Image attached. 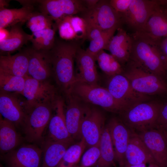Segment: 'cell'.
Segmentation results:
<instances>
[{
    "label": "cell",
    "instance_id": "obj_18",
    "mask_svg": "<svg viewBox=\"0 0 167 167\" xmlns=\"http://www.w3.org/2000/svg\"><path fill=\"white\" fill-rule=\"evenodd\" d=\"M16 95L0 91V115L15 126H22L26 114V105L25 101L23 103Z\"/></svg>",
    "mask_w": 167,
    "mask_h": 167
},
{
    "label": "cell",
    "instance_id": "obj_43",
    "mask_svg": "<svg viewBox=\"0 0 167 167\" xmlns=\"http://www.w3.org/2000/svg\"><path fill=\"white\" fill-rule=\"evenodd\" d=\"M0 42L5 39L8 36L9 31H8L6 28L0 29Z\"/></svg>",
    "mask_w": 167,
    "mask_h": 167
},
{
    "label": "cell",
    "instance_id": "obj_48",
    "mask_svg": "<svg viewBox=\"0 0 167 167\" xmlns=\"http://www.w3.org/2000/svg\"><path fill=\"white\" fill-rule=\"evenodd\" d=\"M166 76L167 77V66L166 70Z\"/></svg>",
    "mask_w": 167,
    "mask_h": 167
},
{
    "label": "cell",
    "instance_id": "obj_1",
    "mask_svg": "<svg viewBox=\"0 0 167 167\" xmlns=\"http://www.w3.org/2000/svg\"><path fill=\"white\" fill-rule=\"evenodd\" d=\"M80 47L78 41H68L55 39L53 46L49 50L53 75L58 85L65 94L76 81L74 62Z\"/></svg>",
    "mask_w": 167,
    "mask_h": 167
},
{
    "label": "cell",
    "instance_id": "obj_19",
    "mask_svg": "<svg viewBox=\"0 0 167 167\" xmlns=\"http://www.w3.org/2000/svg\"><path fill=\"white\" fill-rule=\"evenodd\" d=\"M64 102L58 97L55 105V113L52 116L49 123V139L72 144L75 140L67 129L64 110Z\"/></svg>",
    "mask_w": 167,
    "mask_h": 167
},
{
    "label": "cell",
    "instance_id": "obj_14",
    "mask_svg": "<svg viewBox=\"0 0 167 167\" xmlns=\"http://www.w3.org/2000/svg\"><path fill=\"white\" fill-rule=\"evenodd\" d=\"M43 150L32 144L23 145L3 154L6 167H41Z\"/></svg>",
    "mask_w": 167,
    "mask_h": 167
},
{
    "label": "cell",
    "instance_id": "obj_40",
    "mask_svg": "<svg viewBox=\"0 0 167 167\" xmlns=\"http://www.w3.org/2000/svg\"><path fill=\"white\" fill-rule=\"evenodd\" d=\"M163 130L167 134V103L162 105L157 122V126Z\"/></svg>",
    "mask_w": 167,
    "mask_h": 167
},
{
    "label": "cell",
    "instance_id": "obj_41",
    "mask_svg": "<svg viewBox=\"0 0 167 167\" xmlns=\"http://www.w3.org/2000/svg\"><path fill=\"white\" fill-rule=\"evenodd\" d=\"M159 45L161 50L167 66V36L161 41Z\"/></svg>",
    "mask_w": 167,
    "mask_h": 167
},
{
    "label": "cell",
    "instance_id": "obj_15",
    "mask_svg": "<svg viewBox=\"0 0 167 167\" xmlns=\"http://www.w3.org/2000/svg\"><path fill=\"white\" fill-rule=\"evenodd\" d=\"M137 134L160 167H167V134L157 127Z\"/></svg>",
    "mask_w": 167,
    "mask_h": 167
},
{
    "label": "cell",
    "instance_id": "obj_5",
    "mask_svg": "<svg viewBox=\"0 0 167 167\" xmlns=\"http://www.w3.org/2000/svg\"><path fill=\"white\" fill-rule=\"evenodd\" d=\"M69 92L85 102L100 106L108 112L119 114L125 110L106 88L99 85H90L76 81Z\"/></svg>",
    "mask_w": 167,
    "mask_h": 167
},
{
    "label": "cell",
    "instance_id": "obj_36",
    "mask_svg": "<svg viewBox=\"0 0 167 167\" xmlns=\"http://www.w3.org/2000/svg\"><path fill=\"white\" fill-rule=\"evenodd\" d=\"M68 16L55 22V23L57 27L61 38L70 41L75 40V34L69 20Z\"/></svg>",
    "mask_w": 167,
    "mask_h": 167
},
{
    "label": "cell",
    "instance_id": "obj_10",
    "mask_svg": "<svg viewBox=\"0 0 167 167\" xmlns=\"http://www.w3.org/2000/svg\"><path fill=\"white\" fill-rule=\"evenodd\" d=\"M161 0H132L128 10L122 14L123 24L134 31L140 32Z\"/></svg>",
    "mask_w": 167,
    "mask_h": 167
},
{
    "label": "cell",
    "instance_id": "obj_39",
    "mask_svg": "<svg viewBox=\"0 0 167 167\" xmlns=\"http://www.w3.org/2000/svg\"><path fill=\"white\" fill-rule=\"evenodd\" d=\"M109 1L110 5L115 10L122 14L128 10L132 0H110Z\"/></svg>",
    "mask_w": 167,
    "mask_h": 167
},
{
    "label": "cell",
    "instance_id": "obj_28",
    "mask_svg": "<svg viewBox=\"0 0 167 167\" xmlns=\"http://www.w3.org/2000/svg\"><path fill=\"white\" fill-rule=\"evenodd\" d=\"M23 24H18L11 27L8 37L0 42L1 52H11L21 48L33 37L32 34L26 33L22 28Z\"/></svg>",
    "mask_w": 167,
    "mask_h": 167
},
{
    "label": "cell",
    "instance_id": "obj_22",
    "mask_svg": "<svg viewBox=\"0 0 167 167\" xmlns=\"http://www.w3.org/2000/svg\"><path fill=\"white\" fill-rule=\"evenodd\" d=\"M125 160L126 164H156L143 141L137 134L132 132L126 151Z\"/></svg>",
    "mask_w": 167,
    "mask_h": 167
},
{
    "label": "cell",
    "instance_id": "obj_16",
    "mask_svg": "<svg viewBox=\"0 0 167 167\" xmlns=\"http://www.w3.org/2000/svg\"><path fill=\"white\" fill-rule=\"evenodd\" d=\"M106 126L113 147L116 161L119 167H122L126 164L125 152L132 132L119 117L111 118Z\"/></svg>",
    "mask_w": 167,
    "mask_h": 167
},
{
    "label": "cell",
    "instance_id": "obj_25",
    "mask_svg": "<svg viewBox=\"0 0 167 167\" xmlns=\"http://www.w3.org/2000/svg\"><path fill=\"white\" fill-rule=\"evenodd\" d=\"M29 62L27 49L13 55L0 56V72L16 76L28 75Z\"/></svg>",
    "mask_w": 167,
    "mask_h": 167
},
{
    "label": "cell",
    "instance_id": "obj_32",
    "mask_svg": "<svg viewBox=\"0 0 167 167\" xmlns=\"http://www.w3.org/2000/svg\"><path fill=\"white\" fill-rule=\"evenodd\" d=\"M95 58L101 70L109 77L122 74L124 67L111 54L104 50L98 52Z\"/></svg>",
    "mask_w": 167,
    "mask_h": 167
},
{
    "label": "cell",
    "instance_id": "obj_23",
    "mask_svg": "<svg viewBox=\"0 0 167 167\" xmlns=\"http://www.w3.org/2000/svg\"><path fill=\"white\" fill-rule=\"evenodd\" d=\"M22 6L19 8L0 10V29L27 22L34 11L33 0H17Z\"/></svg>",
    "mask_w": 167,
    "mask_h": 167
},
{
    "label": "cell",
    "instance_id": "obj_45",
    "mask_svg": "<svg viewBox=\"0 0 167 167\" xmlns=\"http://www.w3.org/2000/svg\"><path fill=\"white\" fill-rule=\"evenodd\" d=\"M0 9L5 8V6H7L8 5V1L0 0Z\"/></svg>",
    "mask_w": 167,
    "mask_h": 167
},
{
    "label": "cell",
    "instance_id": "obj_31",
    "mask_svg": "<svg viewBox=\"0 0 167 167\" xmlns=\"http://www.w3.org/2000/svg\"><path fill=\"white\" fill-rule=\"evenodd\" d=\"M58 29L54 23L53 28L45 29L32 33L33 37L31 40L32 48L37 50H49L53 46L55 38V34Z\"/></svg>",
    "mask_w": 167,
    "mask_h": 167
},
{
    "label": "cell",
    "instance_id": "obj_38",
    "mask_svg": "<svg viewBox=\"0 0 167 167\" xmlns=\"http://www.w3.org/2000/svg\"><path fill=\"white\" fill-rule=\"evenodd\" d=\"M100 155L99 144L88 148L82 156L81 161V166H92L97 161Z\"/></svg>",
    "mask_w": 167,
    "mask_h": 167
},
{
    "label": "cell",
    "instance_id": "obj_20",
    "mask_svg": "<svg viewBox=\"0 0 167 167\" xmlns=\"http://www.w3.org/2000/svg\"><path fill=\"white\" fill-rule=\"evenodd\" d=\"M136 32L158 42L167 36V9L162 4L161 0L148 19L143 30Z\"/></svg>",
    "mask_w": 167,
    "mask_h": 167
},
{
    "label": "cell",
    "instance_id": "obj_3",
    "mask_svg": "<svg viewBox=\"0 0 167 167\" xmlns=\"http://www.w3.org/2000/svg\"><path fill=\"white\" fill-rule=\"evenodd\" d=\"M162 104L156 101L138 103L119 114L130 131L136 133L156 128Z\"/></svg>",
    "mask_w": 167,
    "mask_h": 167
},
{
    "label": "cell",
    "instance_id": "obj_35",
    "mask_svg": "<svg viewBox=\"0 0 167 167\" xmlns=\"http://www.w3.org/2000/svg\"><path fill=\"white\" fill-rule=\"evenodd\" d=\"M49 15L35 11L26 22L27 27L32 33L53 28L54 23Z\"/></svg>",
    "mask_w": 167,
    "mask_h": 167
},
{
    "label": "cell",
    "instance_id": "obj_13",
    "mask_svg": "<svg viewBox=\"0 0 167 167\" xmlns=\"http://www.w3.org/2000/svg\"><path fill=\"white\" fill-rule=\"evenodd\" d=\"M67 105L65 112L68 130L74 140H80L81 125L91 104L83 101L71 92L66 94Z\"/></svg>",
    "mask_w": 167,
    "mask_h": 167
},
{
    "label": "cell",
    "instance_id": "obj_21",
    "mask_svg": "<svg viewBox=\"0 0 167 167\" xmlns=\"http://www.w3.org/2000/svg\"><path fill=\"white\" fill-rule=\"evenodd\" d=\"M75 61L78 71L76 75V81L90 85H99V78L95 66V58L80 47L77 51Z\"/></svg>",
    "mask_w": 167,
    "mask_h": 167
},
{
    "label": "cell",
    "instance_id": "obj_17",
    "mask_svg": "<svg viewBox=\"0 0 167 167\" xmlns=\"http://www.w3.org/2000/svg\"><path fill=\"white\" fill-rule=\"evenodd\" d=\"M29 56L28 75L40 81H46L53 75L49 50L27 49Z\"/></svg>",
    "mask_w": 167,
    "mask_h": 167
},
{
    "label": "cell",
    "instance_id": "obj_27",
    "mask_svg": "<svg viewBox=\"0 0 167 167\" xmlns=\"http://www.w3.org/2000/svg\"><path fill=\"white\" fill-rule=\"evenodd\" d=\"M22 138L12 122L0 116V150L3 154L9 152L20 143Z\"/></svg>",
    "mask_w": 167,
    "mask_h": 167
},
{
    "label": "cell",
    "instance_id": "obj_44",
    "mask_svg": "<svg viewBox=\"0 0 167 167\" xmlns=\"http://www.w3.org/2000/svg\"><path fill=\"white\" fill-rule=\"evenodd\" d=\"M122 167H147L146 164H143L138 165H131L126 164Z\"/></svg>",
    "mask_w": 167,
    "mask_h": 167
},
{
    "label": "cell",
    "instance_id": "obj_6",
    "mask_svg": "<svg viewBox=\"0 0 167 167\" xmlns=\"http://www.w3.org/2000/svg\"><path fill=\"white\" fill-rule=\"evenodd\" d=\"M55 103L38 105L27 111L22 126L27 141L34 143L42 140L44 130L52 116Z\"/></svg>",
    "mask_w": 167,
    "mask_h": 167
},
{
    "label": "cell",
    "instance_id": "obj_26",
    "mask_svg": "<svg viewBox=\"0 0 167 167\" xmlns=\"http://www.w3.org/2000/svg\"><path fill=\"white\" fill-rule=\"evenodd\" d=\"M87 24L86 39L90 41V44L86 51L95 58L100 51L107 49L110 41L119 28L103 31L93 25L87 23Z\"/></svg>",
    "mask_w": 167,
    "mask_h": 167
},
{
    "label": "cell",
    "instance_id": "obj_34",
    "mask_svg": "<svg viewBox=\"0 0 167 167\" xmlns=\"http://www.w3.org/2000/svg\"><path fill=\"white\" fill-rule=\"evenodd\" d=\"M86 144L83 139L70 145L66 149L60 162L56 167H74L79 161Z\"/></svg>",
    "mask_w": 167,
    "mask_h": 167
},
{
    "label": "cell",
    "instance_id": "obj_37",
    "mask_svg": "<svg viewBox=\"0 0 167 167\" xmlns=\"http://www.w3.org/2000/svg\"><path fill=\"white\" fill-rule=\"evenodd\" d=\"M68 18L75 34V40L83 42L86 39L87 24L85 20L82 17L75 15L69 16Z\"/></svg>",
    "mask_w": 167,
    "mask_h": 167
},
{
    "label": "cell",
    "instance_id": "obj_29",
    "mask_svg": "<svg viewBox=\"0 0 167 167\" xmlns=\"http://www.w3.org/2000/svg\"><path fill=\"white\" fill-rule=\"evenodd\" d=\"M72 144L56 141L48 139L43 150L41 167H56L67 148Z\"/></svg>",
    "mask_w": 167,
    "mask_h": 167
},
{
    "label": "cell",
    "instance_id": "obj_4",
    "mask_svg": "<svg viewBox=\"0 0 167 167\" xmlns=\"http://www.w3.org/2000/svg\"><path fill=\"white\" fill-rule=\"evenodd\" d=\"M123 68L122 74L137 92L149 96L167 93V84L163 78L146 71L130 61Z\"/></svg>",
    "mask_w": 167,
    "mask_h": 167
},
{
    "label": "cell",
    "instance_id": "obj_9",
    "mask_svg": "<svg viewBox=\"0 0 167 167\" xmlns=\"http://www.w3.org/2000/svg\"><path fill=\"white\" fill-rule=\"evenodd\" d=\"M22 95L26 99L27 111L41 104H54L58 97L54 87L47 80H37L28 75Z\"/></svg>",
    "mask_w": 167,
    "mask_h": 167
},
{
    "label": "cell",
    "instance_id": "obj_12",
    "mask_svg": "<svg viewBox=\"0 0 167 167\" xmlns=\"http://www.w3.org/2000/svg\"><path fill=\"white\" fill-rule=\"evenodd\" d=\"M40 12L50 16L56 22L68 16L82 14L87 8L83 0H34Z\"/></svg>",
    "mask_w": 167,
    "mask_h": 167
},
{
    "label": "cell",
    "instance_id": "obj_47",
    "mask_svg": "<svg viewBox=\"0 0 167 167\" xmlns=\"http://www.w3.org/2000/svg\"><path fill=\"white\" fill-rule=\"evenodd\" d=\"M162 3L167 9V0H161Z\"/></svg>",
    "mask_w": 167,
    "mask_h": 167
},
{
    "label": "cell",
    "instance_id": "obj_49",
    "mask_svg": "<svg viewBox=\"0 0 167 167\" xmlns=\"http://www.w3.org/2000/svg\"><path fill=\"white\" fill-rule=\"evenodd\" d=\"M80 167H82V166H81Z\"/></svg>",
    "mask_w": 167,
    "mask_h": 167
},
{
    "label": "cell",
    "instance_id": "obj_24",
    "mask_svg": "<svg viewBox=\"0 0 167 167\" xmlns=\"http://www.w3.org/2000/svg\"><path fill=\"white\" fill-rule=\"evenodd\" d=\"M110 41L107 50L124 67L129 61L132 40L126 31L119 28Z\"/></svg>",
    "mask_w": 167,
    "mask_h": 167
},
{
    "label": "cell",
    "instance_id": "obj_46",
    "mask_svg": "<svg viewBox=\"0 0 167 167\" xmlns=\"http://www.w3.org/2000/svg\"><path fill=\"white\" fill-rule=\"evenodd\" d=\"M147 167H160L156 164L155 163H150L148 164V166Z\"/></svg>",
    "mask_w": 167,
    "mask_h": 167
},
{
    "label": "cell",
    "instance_id": "obj_7",
    "mask_svg": "<svg viewBox=\"0 0 167 167\" xmlns=\"http://www.w3.org/2000/svg\"><path fill=\"white\" fill-rule=\"evenodd\" d=\"M87 23L103 31L121 27L123 24L121 14L116 11L109 0H99L93 8L81 14Z\"/></svg>",
    "mask_w": 167,
    "mask_h": 167
},
{
    "label": "cell",
    "instance_id": "obj_11",
    "mask_svg": "<svg viewBox=\"0 0 167 167\" xmlns=\"http://www.w3.org/2000/svg\"><path fill=\"white\" fill-rule=\"evenodd\" d=\"M105 116L97 108L90 105L82 121L80 133L84 140L86 148L99 144L101 135L105 126Z\"/></svg>",
    "mask_w": 167,
    "mask_h": 167
},
{
    "label": "cell",
    "instance_id": "obj_8",
    "mask_svg": "<svg viewBox=\"0 0 167 167\" xmlns=\"http://www.w3.org/2000/svg\"><path fill=\"white\" fill-rule=\"evenodd\" d=\"M109 77L106 88L125 110L138 103L148 101L150 99L149 96L136 92L122 74Z\"/></svg>",
    "mask_w": 167,
    "mask_h": 167
},
{
    "label": "cell",
    "instance_id": "obj_30",
    "mask_svg": "<svg viewBox=\"0 0 167 167\" xmlns=\"http://www.w3.org/2000/svg\"><path fill=\"white\" fill-rule=\"evenodd\" d=\"M99 159L92 167H113L116 162L113 147L106 126L102 132L99 143Z\"/></svg>",
    "mask_w": 167,
    "mask_h": 167
},
{
    "label": "cell",
    "instance_id": "obj_2",
    "mask_svg": "<svg viewBox=\"0 0 167 167\" xmlns=\"http://www.w3.org/2000/svg\"><path fill=\"white\" fill-rule=\"evenodd\" d=\"M131 35L132 44L129 61L164 78L167 65L160 49V42L138 32H134Z\"/></svg>",
    "mask_w": 167,
    "mask_h": 167
},
{
    "label": "cell",
    "instance_id": "obj_42",
    "mask_svg": "<svg viewBox=\"0 0 167 167\" xmlns=\"http://www.w3.org/2000/svg\"><path fill=\"white\" fill-rule=\"evenodd\" d=\"M99 0H83L84 4L87 9L93 8Z\"/></svg>",
    "mask_w": 167,
    "mask_h": 167
},
{
    "label": "cell",
    "instance_id": "obj_33",
    "mask_svg": "<svg viewBox=\"0 0 167 167\" xmlns=\"http://www.w3.org/2000/svg\"><path fill=\"white\" fill-rule=\"evenodd\" d=\"M27 76L19 77L0 72V91L23 95Z\"/></svg>",
    "mask_w": 167,
    "mask_h": 167
}]
</instances>
